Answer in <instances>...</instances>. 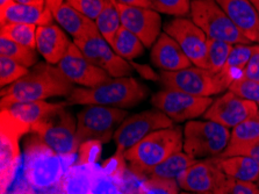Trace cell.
<instances>
[{
  "mask_svg": "<svg viewBox=\"0 0 259 194\" xmlns=\"http://www.w3.org/2000/svg\"><path fill=\"white\" fill-rule=\"evenodd\" d=\"M74 86L57 66L38 62L25 77L2 89V108L15 102L47 100L54 97H68Z\"/></svg>",
  "mask_w": 259,
  "mask_h": 194,
  "instance_id": "obj_1",
  "label": "cell"
},
{
  "mask_svg": "<svg viewBox=\"0 0 259 194\" xmlns=\"http://www.w3.org/2000/svg\"><path fill=\"white\" fill-rule=\"evenodd\" d=\"M149 89L133 77L111 78L94 88H74L66 97L68 106L97 105L113 108H132L144 101Z\"/></svg>",
  "mask_w": 259,
  "mask_h": 194,
  "instance_id": "obj_2",
  "label": "cell"
},
{
  "mask_svg": "<svg viewBox=\"0 0 259 194\" xmlns=\"http://www.w3.org/2000/svg\"><path fill=\"white\" fill-rule=\"evenodd\" d=\"M23 176L25 180L37 192L57 187L69 164L35 134L25 142L23 149ZM69 162V161H68Z\"/></svg>",
  "mask_w": 259,
  "mask_h": 194,
  "instance_id": "obj_3",
  "label": "cell"
},
{
  "mask_svg": "<svg viewBox=\"0 0 259 194\" xmlns=\"http://www.w3.org/2000/svg\"><path fill=\"white\" fill-rule=\"evenodd\" d=\"M184 149V132L178 126L159 129L144 137L124 152L129 168L135 175L145 178L148 172L176 152Z\"/></svg>",
  "mask_w": 259,
  "mask_h": 194,
  "instance_id": "obj_4",
  "label": "cell"
},
{
  "mask_svg": "<svg viewBox=\"0 0 259 194\" xmlns=\"http://www.w3.org/2000/svg\"><path fill=\"white\" fill-rule=\"evenodd\" d=\"M64 102L33 126L31 134H35L43 143L50 146L55 152L66 161L73 160L78 152L77 121Z\"/></svg>",
  "mask_w": 259,
  "mask_h": 194,
  "instance_id": "obj_5",
  "label": "cell"
},
{
  "mask_svg": "<svg viewBox=\"0 0 259 194\" xmlns=\"http://www.w3.org/2000/svg\"><path fill=\"white\" fill-rule=\"evenodd\" d=\"M184 132V151L194 160L220 157L230 142L231 132L217 122L187 121Z\"/></svg>",
  "mask_w": 259,
  "mask_h": 194,
  "instance_id": "obj_6",
  "label": "cell"
},
{
  "mask_svg": "<svg viewBox=\"0 0 259 194\" xmlns=\"http://www.w3.org/2000/svg\"><path fill=\"white\" fill-rule=\"evenodd\" d=\"M159 81L165 89L182 91L198 97H213L229 90L231 83L222 72L192 65L190 68L165 72L160 71Z\"/></svg>",
  "mask_w": 259,
  "mask_h": 194,
  "instance_id": "obj_7",
  "label": "cell"
},
{
  "mask_svg": "<svg viewBox=\"0 0 259 194\" xmlns=\"http://www.w3.org/2000/svg\"><path fill=\"white\" fill-rule=\"evenodd\" d=\"M191 19L208 37L228 42L230 45H251L239 31L217 0L191 2Z\"/></svg>",
  "mask_w": 259,
  "mask_h": 194,
  "instance_id": "obj_8",
  "label": "cell"
},
{
  "mask_svg": "<svg viewBox=\"0 0 259 194\" xmlns=\"http://www.w3.org/2000/svg\"><path fill=\"white\" fill-rule=\"evenodd\" d=\"M125 119V109L97 105L85 106L77 117L78 145L89 140L100 141L103 144L108 143Z\"/></svg>",
  "mask_w": 259,
  "mask_h": 194,
  "instance_id": "obj_9",
  "label": "cell"
},
{
  "mask_svg": "<svg viewBox=\"0 0 259 194\" xmlns=\"http://www.w3.org/2000/svg\"><path fill=\"white\" fill-rule=\"evenodd\" d=\"M30 133L6 110L0 113V187L2 194H7L13 183L20 162V138Z\"/></svg>",
  "mask_w": 259,
  "mask_h": 194,
  "instance_id": "obj_10",
  "label": "cell"
},
{
  "mask_svg": "<svg viewBox=\"0 0 259 194\" xmlns=\"http://www.w3.org/2000/svg\"><path fill=\"white\" fill-rule=\"evenodd\" d=\"M175 122L159 109H148L125 119L114 134L117 153H123L144 137L159 129L170 128Z\"/></svg>",
  "mask_w": 259,
  "mask_h": 194,
  "instance_id": "obj_11",
  "label": "cell"
},
{
  "mask_svg": "<svg viewBox=\"0 0 259 194\" xmlns=\"http://www.w3.org/2000/svg\"><path fill=\"white\" fill-rule=\"evenodd\" d=\"M213 101L211 97H198L168 89L159 91L151 98L152 106L177 124L203 117Z\"/></svg>",
  "mask_w": 259,
  "mask_h": 194,
  "instance_id": "obj_12",
  "label": "cell"
},
{
  "mask_svg": "<svg viewBox=\"0 0 259 194\" xmlns=\"http://www.w3.org/2000/svg\"><path fill=\"white\" fill-rule=\"evenodd\" d=\"M72 42L90 62L105 70L112 78L132 77L134 66L131 61L119 56L99 31L85 38L73 40Z\"/></svg>",
  "mask_w": 259,
  "mask_h": 194,
  "instance_id": "obj_13",
  "label": "cell"
},
{
  "mask_svg": "<svg viewBox=\"0 0 259 194\" xmlns=\"http://www.w3.org/2000/svg\"><path fill=\"white\" fill-rule=\"evenodd\" d=\"M164 33L170 35L178 43L192 64L202 69H208V36L200 27L192 21V19L180 17L171 20L164 26Z\"/></svg>",
  "mask_w": 259,
  "mask_h": 194,
  "instance_id": "obj_14",
  "label": "cell"
},
{
  "mask_svg": "<svg viewBox=\"0 0 259 194\" xmlns=\"http://www.w3.org/2000/svg\"><path fill=\"white\" fill-rule=\"evenodd\" d=\"M119 14L122 27L131 30L139 37L145 48L155 45L160 35L162 19L158 12L152 9L123 5L117 0H109Z\"/></svg>",
  "mask_w": 259,
  "mask_h": 194,
  "instance_id": "obj_15",
  "label": "cell"
},
{
  "mask_svg": "<svg viewBox=\"0 0 259 194\" xmlns=\"http://www.w3.org/2000/svg\"><path fill=\"white\" fill-rule=\"evenodd\" d=\"M258 110L259 107L257 104L228 91L221 97L214 99L213 104L203 114V119L233 129L253 117Z\"/></svg>",
  "mask_w": 259,
  "mask_h": 194,
  "instance_id": "obj_16",
  "label": "cell"
},
{
  "mask_svg": "<svg viewBox=\"0 0 259 194\" xmlns=\"http://www.w3.org/2000/svg\"><path fill=\"white\" fill-rule=\"evenodd\" d=\"M57 68L72 84L80 88H94L112 78L105 70L90 62L73 42Z\"/></svg>",
  "mask_w": 259,
  "mask_h": 194,
  "instance_id": "obj_17",
  "label": "cell"
},
{
  "mask_svg": "<svg viewBox=\"0 0 259 194\" xmlns=\"http://www.w3.org/2000/svg\"><path fill=\"white\" fill-rule=\"evenodd\" d=\"M227 178L220 168L218 157L200 160L178 178L180 189L198 194H213Z\"/></svg>",
  "mask_w": 259,
  "mask_h": 194,
  "instance_id": "obj_18",
  "label": "cell"
},
{
  "mask_svg": "<svg viewBox=\"0 0 259 194\" xmlns=\"http://www.w3.org/2000/svg\"><path fill=\"white\" fill-rule=\"evenodd\" d=\"M236 28L259 45V14L251 0H217Z\"/></svg>",
  "mask_w": 259,
  "mask_h": 194,
  "instance_id": "obj_19",
  "label": "cell"
},
{
  "mask_svg": "<svg viewBox=\"0 0 259 194\" xmlns=\"http://www.w3.org/2000/svg\"><path fill=\"white\" fill-rule=\"evenodd\" d=\"M72 42L61 26L49 23L37 27L36 50L47 63L57 65L65 56Z\"/></svg>",
  "mask_w": 259,
  "mask_h": 194,
  "instance_id": "obj_20",
  "label": "cell"
},
{
  "mask_svg": "<svg viewBox=\"0 0 259 194\" xmlns=\"http://www.w3.org/2000/svg\"><path fill=\"white\" fill-rule=\"evenodd\" d=\"M151 61L156 68L165 72H175L193 65L178 43L166 33L160 34L152 46Z\"/></svg>",
  "mask_w": 259,
  "mask_h": 194,
  "instance_id": "obj_21",
  "label": "cell"
},
{
  "mask_svg": "<svg viewBox=\"0 0 259 194\" xmlns=\"http://www.w3.org/2000/svg\"><path fill=\"white\" fill-rule=\"evenodd\" d=\"M54 15L47 7L28 6L12 2L3 9H0V22L2 26L9 23H27L37 27L53 23Z\"/></svg>",
  "mask_w": 259,
  "mask_h": 194,
  "instance_id": "obj_22",
  "label": "cell"
},
{
  "mask_svg": "<svg viewBox=\"0 0 259 194\" xmlns=\"http://www.w3.org/2000/svg\"><path fill=\"white\" fill-rule=\"evenodd\" d=\"M53 15L58 26L71 35L73 40L85 38L99 31L96 21L79 13L66 3L63 4Z\"/></svg>",
  "mask_w": 259,
  "mask_h": 194,
  "instance_id": "obj_23",
  "label": "cell"
},
{
  "mask_svg": "<svg viewBox=\"0 0 259 194\" xmlns=\"http://www.w3.org/2000/svg\"><path fill=\"white\" fill-rule=\"evenodd\" d=\"M63 104L64 102L52 104V102H47L46 100L23 101L15 102L6 108H2V110H6L12 118H14L15 120L29 128L31 133V128L35 124H37L38 121L48 115L49 113H52L53 110L57 109Z\"/></svg>",
  "mask_w": 259,
  "mask_h": 194,
  "instance_id": "obj_24",
  "label": "cell"
},
{
  "mask_svg": "<svg viewBox=\"0 0 259 194\" xmlns=\"http://www.w3.org/2000/svg\"><path fill=\"white\" fill-rule=\"evenodd\" d=\"M99 165H76L66 170L61 180L64 194H89L92 192L93 181Z\"/></svg>",
  "mask_w": 259,
  "mask_h": 194,
  "instance_id": "obj_25",
  "label": "cell"
},
{
  "mask_svg": "<svg viewBox=\"0 0 259 194\" xmlns=\"http://www.w3.org/2000/svg\"><path fill=\"white\" fill-rule=\"evenodd\" d=\"M220 168L231 179L256 183L259 179V163L248 156L218 157Z\"/></svg>",
  "mask_w": 259,
  "mask_h": 194,
  "instance_id": "obj_26",
  "label": "cell"
},
{
  "mask_svg": "<svg viewBox=\"0 0 259 194\" xmlns=\"http://www.w3.org/2000/svg\"><path fill=\"white\" fill-rule=\"evenodd\" d=\"M197 160L188 156L185 151L176 152L174 155L166 158L162 163L155 166L148 172L147 177H157L163 179L178 180V178L183 175L190 166L193 165Z\"/></svg>",
  "mask_w": 259,
  "mask_h": 194,
  "instance_id": "obj_27",
  "label": "cell"
},
{
  "mask_svg": "<svg viewBox=\"0 0 259 194\" xmlns=\"http://www.w3.org/2000/svg\"><path fill=\"white\" fill-rule=\"evenodd\" d=\"M111 47L119 56L127 61L142 56L145 48L142 41L124 27H121L117 31Z\"/></svg>",
  "mask_w": 259,
  "mask_h": 194,
  "instance_id": "obj_28",
  "label": "cell"
},
{
  "mask_svg": "<svg viewBox=\"0 0 259 194\" xmlns=\"http://www.w3.org/2000/svg\"><path fill=\"white\" fill-rule=\"evenodd\" d=\"M254 46L251 45H236L233 47V50L229 55L222 73L233 83L243 76V72L248 65L253 53Z\"/></svg>",
  "mask_w": 259,
  "mask_h": 194,
  "instance_id": "obj_29",
  "label": "cell"
},
{
  "mask_svg": "<svg viewBox=\"0 0 259 194\" xmlns=\"http://www.w3.org/2000/svg\"><path fill=\"white\" fill-rule=\"evenodd\" d=\"M37 53L36 49L19 45L9 38L0 36V56L13 59L26 68H33L37 64Z\"/></svg>",
  "mask_w": 259,
  "mask_h": 194,
  "instance_id": "obj_30",
  "label": "cell"
},
{
  "mask_svg": "<svg viewBox=\"0 0 259 194\" xmlns=\"http://www.w3.org/2000/svg\"><path fill=\"white\" fill-rule=\"evenodd\" d=\"M96 25L101 36L111 46L114 41L116 33L122 27V23H121L116 9L109 0H106L103 11L96 19Z\"/></svg>",
  "mask_w": 259,
  "mask_h": 194,
  "instance_id": "obj_31",
  "label": "cell"
},
{
  "mask_svg": "<svg viewBox=\"0 0 259 194\" xmlns=\"http://www.w3.org/2000/svg\"><path fill=\"white\" fill-rule=\"evenodd\" d=\"M259 138V110L248 120L231 129L230 142L226 150L236 149Z\"/></svg>",
  "mask_w": 259,
  "mask_h": 194,
  "instance_id": "obj_32",
  "label": "cell"
},
{
  "mask_svg": "<svg viewBox=\"0 0 259 194\" xmlns=\"http://www.w3.org/2000/svg\"><path fill=\"white\" fill-rule=\"evenodd\" d=\"M36 31L37 26L27 23H9L2 26L0 36L6 37L19 45L36 49Z\"/></svg>",
  "mask_w": 259,
  "mask_h": 194,
  "instance_id": "obj_33",
  "label": "cell"
},
{
  "mask_svg": "<svg viewBox=\"0 0 259 194\" xmlns=\"http://www.w3.org/2000/svg\"><path fill=\"white\" fill-rule=\"evenodd\" d=\"M233 45L228 42L220 41L208 37L207 41V64L208 70L214 73L222 72L225 68L227 59L233 50Z\"/></svg>",
  "mask_w": 259,
  "mask_h": 194,
  "instance_id": "obj_34",
  "label": "cell"
},
{
  "mask_svg": "<svg viewBox=\"0 0 259 194\" xmlns=\"http://www.w3.org/2000/svg\"><path fill=\"white\" fill-rule=\"evenodd\" d=\"M178 181L157 177L143 178L137 186L136 194H180Z\"/></svg>",
  "mask_w": 259,
  "mask_h": 194,
  "instance_id": "obj_35",
  "label": "cell"
},
{
  "mask_svg": "<svg viewBox=\"0 0 259 194\" xmlns=\"http://www.w3.org/2000/svg\"><path fill=\"white\" fill-rule=\"evenodd\" d=\"M29 72L28 68L19 64L9 57L0 56V85L2 89L9 86Z\"/></svg>",
  "mask_w": 259,
  "mask_h": 194,
  "instance_id": "obj_36",
  "label": "cell"
},
{
  "mask_svg": "<svg viewBox=\"0 0 259 194\" xmlns=\"http://www.w3.org/2000/svg\"><path fill=\"white\" fill-rule=\"evenodd\" d=\"M77 153L76 165H98L103 153V143L97 140L85 141L79 145Z\"/></svg>",
  "mask_w": 259,
  "mask_h": 194,
  "instance_id": "obj_37",
  "label": "cell"
},
{
  "mask_svg": "<svg viewBox=\"0 0 259 194\" xmlns=\"http://www.w3.org/2000/svg\"><path fill=\"white\" fill-rule=\"evenodd\" d=\"M150 2L152 9L158 13L180 18L190 14L191 12L190 0H150Z\"/></svg>",
  "mask_w": 259,
  "mask_h": 194,
  "instance_id": "obj_38",
  "label": "cell"
},
{
  "mask_svg": "<svg viewBox=\"0 0 259 194\" xmlns=\"http://www.w3.org/2000/svg\"><path fill=\"white\" fill-rule=\"evenodd\" d=\"M93 194H124L123 181H119L111 178L101 170L99 166L97 170L96 178L92 187Z\"/></svg>",
  "mask_w": 259,
  "mask_h": 194,
  "instance_id": "obj_39",
  "label": "cell"
},
{
  "mask_svg": "<svg viewBox=\"0 0 259 194\" xmlns=\"http://www.w3.org/2000/svg\"><path fill=\"white\" fill-rule=\"evenodd\" d=\"M228 91H231L243 99L254 102L259 107V82L242 77L231 83Z\"/></svg>",
  "mask_w": 259,
  "mask_h": 194,
  "instance_id": "obj_40",
  "label": "cell"
},
{
  "mask_svg": "<svg viewBox=\"0 0 259 194\" xmlns=\"http://www.w3.org/2000/svg\"><path fill=\"white\" fill-rule=\"evenodd\" d=\"M213 194H259V186L256 183H246L227 177Z\"/></svg>",
  "mask_w": 259,
  "mask_h": 194,
  "instance_id": "obj_41",
  "label": "cell"
},
{
  "mask_svg": "<svg viewBox=\"0 0 259 194\" xmlns=\"http://www.w3.org/2000/svg\"><path fill=\"white\" fill-rule=\"evenodd\" d=\"M127 160L123 153L115 152L111 158L106 160L103 165L100 166L101 170L113 179L123 181L124 173L127 171Z\"/></svg>",
  "mask_w": 259,
  "mask_h": 194,
  "instance_id": "obj_42",
  "label": "cell"
},
{
  "mask_svg": "<svg viewBox=\"0 0 259 194\" xmlns=\"http://www.w3.org/2000/svg\"><path fill=\"white\" fill-rule=\"evenodd\" d=\"M65 3L85 17L96 21L104 9L106 0H65Z\"/></svg>",
  "mask_w": 259,
  "mask_h": 194,
  "instance_id": "obj_43",
  "label": "cell"
},
{
  "mask_svg": "<svg viewBox=\"0 0 259 194\" xmlns=\"http://www.w3.org/2000/svg\"><path fill=\"white\" fill-rule=\"evenodd\" d=\"M238 155L251 157L253 158V160H256L259 163V138L254 140L253 142H251V143L239 146V148L226 150V151L223 152L220 157H229V156H238Z\"/></svg>",
  "mask_w": 259,
  "mask_h": 194,
  "instance_id": "obj_44",
  "label": "cell"
},
{
  "mask_svg": "<svg viewBox=\"0 0 259 194\" xmlns=\"http://www.w3.org/2000/svg\"><path fill=\"white\" fill-rule=\"evenodd\" d=\"M242 77L259 82V45H254L253 53Z\"/></svg>",
  "mask_w": 259,
  "mask_h": 194,
  "instance_id": "obj_45",
  "label": "cell"
},
{
  "mask_svg": "<svg viewBox=\"0 0 259 194\" xmlns=\"http://www.w3.org/2000/svg\"><path fill=\"white\" fill-rule=\"evenodd\" d=\"M7 194H37V191L25 180L22 183H19L13 188V191L7 192Z\"/></svg>",
  "mask_w": 259,
  "mask_h": 194,
  "instance_id": "obj_46",
  "label": "cell"
},
{
  "mask_svg": "<svg viewBox=\"0 0 259 194\" xmlns=\"http://www.w3.org/2000/svg\"><path fill=\"white\" fill-rule=\"evenodd\" d=\"M117 2L123 4V5L135 6V7H144V9H152L150 0H117ZM154 10V9H152Z\"/></svg>",
  "mask_w": 259,
  "mask_h": 194,
  "instance_id": "obj_47",
  "label": "cell"
},
{
  "mask_svg": "<svg viewBox=\"0 0 259 194\" xmlns=\"http://www.w3.org/2000/svg\"><path fill=\"white\" fill-rule=\"evenodd\" d=\"M65 3V0H46V7L54 14Z\"/></svg>",
  "mask_w": 259,
  "mask_h": 194,
  "instance_id": "obj_48",
  "label": "cell"
},
{
  "mask_svg": "<svg viewBox=\"0 0 259 194\" xmlns=\"http://www.w3.org/2000/svg\"><path fill=\"white\" fill-rule=\"evenodd\" d=\"M15 3L23 4L28 6H36V7H46V0H14Z\"/></svg>",
  "mask_w": 259,
  "mask_h": 194,
  "instance_id": "obj_49",
  "label": "cell"
},
{
  "mask_svg": "<svg viewBox=\"0 0 259 194\" xmlns=\"http://www.w3.org/2000/svg\"><path fill=\"white\" fill-rule=\"evenodd\" d=\"M37 194H64V192H63V189H62V187H61V185H58L57 187L52 188V189H48V191L38 192Z\"/></svg>",
  "mask_w": 259,
  "mask_h": 194,
  "instance_id": "obj_50",
  "label": "cell"
},
{
  "mask_svg": "<svg viewBox=\"0 0 259 194\" xmlns=\"http://www.w3.org/2000/svg\"><path fill=\"white\" fill-rule=\"evenodd\" d=\"M12 2H14V0H0V9H3V7L10 5Z\"/></svg>",
  "mask_w": 259,
  "mask_h": 194,
  "instance_id": "obj_51",
  "label": "cell"
},
{
  "mask_svg": "<svg viewBox=\"0 0 259 194\" xmlns=\"http://www.w3.org/2000/svg\"><path fill=\"white\" fill-rule=\"evenodd\" d=\"M251 3H252L254 7H256V10L258 11V14H259V0H251Z\"/></svg>",
  "mask_w": 259,
  "mask_h": 194,
  "instance_id": "obj_52",
  "label": "cell"
},
{
  "mask_svg": "<svg viewBox=\"0 0 259 194\" xmlns=\"http://www.w3.org/2000/svg\"><path fill=\"white\" fill-rule=\"evenodd\" d=\"M180 194H198V193H191V192H185V191H184V192H182Z\"/></svg>",
  "mask_w": 259,
  "mask_h": 194,
  "instance_id": "obj_53",
  "label": "cell"
},
{
  "mask_svg": "<svg viewBox=\"0 0 259 194\" xmlns=\"http://www.w3.org/2000/svg\"><path fill=\"white\" fill-rule=\"evenodd\" d=\"M257 185L259 186V179H258V181H257Z\"/></svg>",
  "mask_w": 259,
  "mask_h": 194,
  "instance_id": "obj_54",
  "label": "cell"
},
{
  "mask_svg": "<svg viewBox=\"0 0 259 194\" xmlns=\"http://www.w3.org/2000/svg\"><path fill=\"white\" fill-rule=\"evenodd\" d=\"M124 194H128V193H127V192H124Z\"/></svg>",
  "mask_w": 259,
  "mask_h": 194,
  "instance_id": "obj_55",
  "label": "cell"
},
{
  "mask_svg": "<svg viewBox=\"0 0 259 194\" xmlns=\"http://www.w3.org/2000/svg\"><path fill=\"white\" fill-rule=\"evenodd\" d=\"M89 194H93V193H92V192H91V193H89Z\"/></svg>",
  "mask_w": 259,
  "mask_h": 194,
  "instance_id": "obj_56",
  "label": "cell"
}]
</instances>
